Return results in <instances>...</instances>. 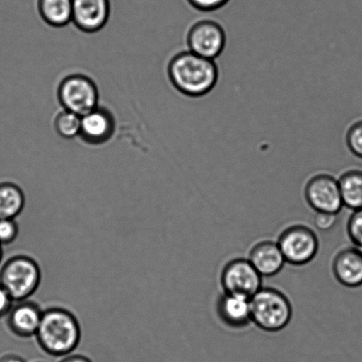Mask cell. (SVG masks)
<instances>
[{"instance_id": "cell-1", "label": "cell", "mask_w": 362, "mask_h": 362, "mask_svg": "<svg viewBox=\"0 0 362 362\" xmlns=\"http://www.w3.org/2000/svg\"><path fill=\"white\" fill-rule=\"evenodd\" d=\"M168 76L180 93L190 98L207 95L218 80L214 60L205 59L190 51L176 54L168 65Z\"/></svg>"}, {"instance_id": "cell-2", "label": "cell", "mask_w": 362, "mask_h": 362, "mask_svg": "<svg viewBox=\"0 0 362 362\" xmlns=\"http://www.w3.org/2000/svg\"><path fill=\"white\" fill-rule=\"evenodd\" d=\"M38 345L52 356H66L79 345L81 329L72 312L49 308L42 313L37 334Z\"/></svg>"}, {"instance_id": "cell-3", "label": "cell", "mask_w": 362, "mask_h": 362, "mask_svg": "<svg viewBox=\"0 0 362 362\" xmlns=\"http://www.w3.org/2000/svg\"><path fill=\"white\" fill-rule=\"evenodd\" d=\"M250 304L252 322L264 332L282 331L293 317L288 298L274 288L262 287L250 298Z\"/></svg>"}, {"instance_id": "cell-4", "label": "cell", "mask_w": 362, "mask_h": 362, "mask_svg": "<svg viewBox=\"0 0 362 362\" xmlns=\"http://www.w3.org/2000/svg\"><path fill=\"white\" fill-rule=\"evenodd\" d=\"M41 269L28 255L11 257L0 271V286L7 291L14 301L28 300L40 286Z\"/></svg>"}, {"instance_id": "cell-5", "label": "cell", "mask_w": 362, "mask_h": 362, "mask_svg": "<svg viewBox=\"0 0 362 362\" xmlns=\"http://www.w3.org/2000/svg\"><path fill=\"white\" fill-rule=\"evenodd\" d=\"M58 98L64 110L81 117L98 107L99 93L93 80L84 74H74L59 83Z\"/></svg>"}, {"instance_id": "cell-6", "label": "cell", "mask_w": 362, "mask_h": 362, "mask_svg": "<svg viewBox=\"0 0 362 362\" xmlns=\"http://www.w3.org/2000/svg\"><path fill=\"white\" fill-rule=\"evenodd\" d=\"M286 262L301 266L310 262L317 255L319 241L310 228L305 226H293L284 230L278 241Z\"/></svg>"}, {"instance_id": "cell-7", "label": "cell", "mask_w": 362, "mask_h": 362, "mask_svg": "<svg viewBox=\"0 0 362 362\" xmlns=\"http://www.w3.org/2000/svg\"><path fill=\"white\" fill-rule=\"evenodd\" d=\"M187 41L190 52L214 60L225 49L226 35L221 25L216 21L202 20L191 27Z\"/></svg>"}, {"instance_id": "cell-8", "label": "cell", "mask_w": 362, "mask_h": 362, "mask_svg": "<svg viewBox=\"0 0 362 362\" xmlns=\"http://www.w3.org/2000/svg\"><path fill=\"white\" fill-rule=\"evenodd\" d=\"M221 284L226 293L251 298L262 288V276L248 259L238 258L223 268Z\"/></svg>"}, {"instance_id": "cell-9", "label": "cell", "mask_w": 362, "mask_h": 362, "mask_svg": "<svg viewBox=\"0 0 362 362\" xmlns=\"http://www.w3.org/2000/svg\"><path fill=\"white\" fill-rule=\"evenodd\" d=\"M305 197L317 212L338 214L343 208L339 180L329 175H318L308 180Z\"/></svg>"}, {"instance_id": "cell-10", "label": "cell", "mask_w": 362, "mask_h": 362, "mask_svg": "<svg viewBox=\"0 0 362 362\" xmlns=\"http://www.w3.org/2000/svg\"><path fill=\"white\" fill-rule=\"evenodd\" d=\"M110 0H73L72 23L80 30L95 33L107 23Z\"/></svg>"}, {"instance_id": "cell-11", "label": "cell", "mask_w": 362, "mask_h": 362, "mask_svg": "<svg viewBox=\"0 0 362 362\" xmlns=\"http://www.w3.org/2000/svg\"><path fill=\"white\" fill-rule=\"evenodd\" d=\"M115 130V117L107 109L98 106L81 116V139L88 144L98 145L111 139Z\"/></svg>"}, {"instance_id": "cell-12", "label": "cell", "mask_w": 362, "mask_h": 362, "mask_svg": "<svg viewBox=\"0 0 362 362\" xmlns=\"http://www.w3.org/2000/svg\"><path fill=\"white\" fill-rule=\"evenodd\" d=\"M17 303L7 315V325L10 331L20 338L35 336L44 311L33 301L25 300Z\"/></svg>"}, {"instance_id": "cell-13", "label": "cell", "mask_w": 362, "mask_h": 362, "mask_svg": "<svg viewBox=\"0 0 362 362\" xmlns=\"http://www.w3.org/2000/svg\"><path fill=\"white\" fill-rule=\"evenodd\" d=\"M335 278L350 288L362 286V252L358 248H346L336 255L332 264Z\"/></svg>"}, {"instance_id": "cell-14", "label": "cell", "mask_w": 362, "mask_h": 362, "mask_svg": "<svg viewBox=\"0 0 362 362\" xmlns=\"http://www.w3.org/2000/svg\"><path fill=\"white\" fill-rule=\"evenodd\" d=\"M218 313L230 327H245L252 322L250 298L225 293L218 300Z\"/></svg>"}, {"instance_id": "cell-15", "label": "cell", "mask_w": 362, "mask_h": 362, "mask_svg": "<svg viewBox=\"0 0 362 362\" xmlns=\"http://www.w3.org/2000/svg\"><path fill=\"white\" fill-rule=\"evenodd\" d=\"M248 260L262 276L278 274L286 262L278 243L272 240L261 241L255 245Z\"/></svg>"}, {"instance_id": "cell-16", "label": "cell", "mask_w": 362, "mask_h": 362, "mask_svg": "<svg viewBox=\"0 0 362 362\" xmlns=\"http://www.w3.org/2000/svg\"><path fill=\"white\" fill-rule=\"evenodd\" d=\"M42 19L54 28H62L72 21L73 0H37Z\"/></svg>"}, {"instance_id": "cell-17", "label": "cell", "mask_w": 362, "mask_h": 362, "mask_svg": "<svg viewBox=\"0 0 362 362\" xmlns=\"http://www.w3.org/2000/svg\"><path fill=\"white\" fill-rule=\"evenodd\" d=\"M25 194L18 185L0 183V219H14L23 211Z\"/></svg>"}, {"instance_id": "cell-18", "label": "cell", "mask_w": 362, "mask_h": 362, "mask_svg": "<svg viewBox=\"0 0 362 362\" xmlns=\"http://www.w3.org/2000/svg\"><path fill=\"white\" fill-rule=\"evenodd\" d=\"M340 193L344 206L359 211L362 209V172L358 170L349 171L339 180Z\"/></svg>"}, {"instance_id": "cell-19", "label": "cell", "mask_w": 362, "mask_h": 362, "mask_svg": "<svg viewBox=\"0 0 362 362\" xmlns=\"http://www.w3.org/2000/svg\"><path fill=\"white\" fill-rule=\"evenodd\" d=\"M81 117L72 112L63 110L54 119L57 134L65 139L80 136Z\"/></svg>"}, {"instance_id": "cell-20", "label": "cell", "mask_w": 362, "mask_h": 362, "mask_svg": "<svg viewBox=\"0 0 362 362\" xmlns=\"http://www.w3.org/2000/svg\"><path fill=\"white\" fill-rule=\"evenodd\" d=\"M346 144L354 156L362 158V120L353 124L347 131Z\"/></svg>"}, {"instance_id": "cell-21", "label": "cell", "mask_w": 362, "mask_h": 362, "mask_svg": "<svg viewBox=\"0 0 362 362\" xmlns=\"http://www.w3.org/2000/svg\"><path fill=\"white\" fill-rule=\"evenodd\" d=\"M347 230L351 240L362 252V209L354 211L351 216Z\"/></svg>"}, {"instance_id": "cell-22", "label": "cell", "mask_w": 362, "mask_h": 362, "mask_svg": "<svg viewBox=\"0 0 362 362\" xmlns=\"http://www.w3.org/2000/svg\"><path fill=\"white\" fill-rule=\"evenodd\" d=\"M19 226L14 219H0V244L8 245L16 240Z\"/></svg>"}, {"instance_id": "cell-23", "label": "cell", "mask_w": 362, "mask_h": 362, "mask_svg": "<svg viewBox=\"0 0 362 362\" xmlns=\"http://www.w3.org/2000/svg\"><path fill=\"white\" fill-rule=\"evenodd\" d=\"M194 8L202 12H212L225 6L230 0H187Z\"/></svg>"}, {"instance_id": "cell-24", "label": "cell", "mask_w": 362, "mask_h": 362, "mask_svg": "<svg viewBox=\"0 0 362 362\" xmlns=\"http://www.w3.org/2000/svg\"><path fill=\"white\" fill-rule=\"evenodd\" d=\"M337 223V215L332 213L317 212L314 223L321 230H329L333 228Z\"/></svg>"}, {"instance_id": "cell-25", "label": "cell", "mask_w": 362, "mask_h": 362, "mask_svg": "<svg viewBox=\"0 0 362 362\" xmlns=\"http://www.w3.org/2000/svg\"><path fill=\"white\" fill-rule=\"evenodd\" d=\"M14 300L7 291L0 286V318L9 314L13 306Z\"/></svg>"}, {"instance_id": "cell-26", "label": "cell", "mask_w": 362, "mask_h": 362, "mask_svg": "<svg viewBox=\"0 0 362 362\" xmlns=\"http://www.w3.org/2000/svg\"><path fill=\"white\" fill-rule=\"evenodd\" d=\"M60 362H92L88 358L83 356H69Z\"/></svg>"}, {"instance_id": "cell-27", "label": "cell", "mask_w": 362, "mask_h": 362, "mask_svg": "<svg viewBox=\"0 0 362 362\" xmlns=\"http://www.w3.org/2000/svg\"><path fill=\"white\" fill-rule=\"evenodd\" d=\"M0 362H26L23 358L17 356H13V354H9V356H3L1 359H0Z\"/></svg>"}, {"instance_id": "cell-28", "label": "cell", "mask_w": 362, "mask_h": 362, "mask_svg": "<svg viewBox=\"0 0 362 362\" xmlns=\"http://www.w3.org/2000/svg\"><path fill=\"white\" fill-rule=\"evenodd\" d=\"M3 250H2V245L0 244V262L2 260Z\"/></svg>"}]
</instances>
